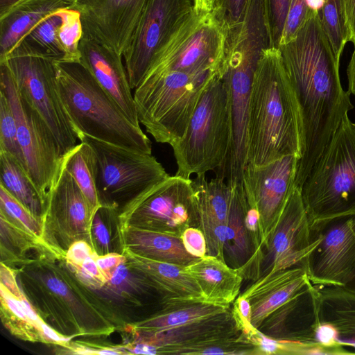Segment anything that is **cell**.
<instances>
[{
  "label": "cell",
  "instance_id": "ee69618b",
  "mask_svg": "<svg viewBox=\"0 0 355 355\" xmlns=\"http://www.w3.org/2000/svg\"><path fill=\"white\" fill-rule=\"evenodd\" d=\"M185 250L191 255L200 258L207 254L205 236L199 227H189L181 235Z\"/></svg>",
  "mask_w": 355,
  "mask_h": 355
},
{
  "label": "cell",
  "instance_id": "30bf717a",
  "mask_svg": "<svg viewBox=\"0 0 355 355\" xmlns=\"http://www.w3.org/2000/svg\"><path fill=\"white\" fill-rule=\"evenodd\" d=\"M55 61L13 51L0 62L8 67L19 94L46 123L64 155L77 144L78 138L58 92Z\"/></svg>",
  "mask_w": 355,
  "mask_h": 355
},
{
  "label": "cell",
  "instance_id": "ffe728a7",
  "mask_svg": "<svg viewBox=\"0 0 355 355\" xmlns=\"http://www.w3.org/2000/svg\"><path fill=\"white\" fill-rule=\"evenodd\" d=\"M134 342L149 347L152 354H181L202 343L238 336L241 331L232 312L227 311L189 324L155 333H134Z\"/></svg>",
  "mask_w": 355,
  "mask_h": 355
},
{
  "label": "cell",
  "instance_id": "b9f144b4",
  "mask_svg": "<svg viewBox=\"0 0 355 355\" xmlns=\"http://www.w3.org/2000/svg\"><path fill=\"white\" fill-rule=\"evenodd\" d=\"M291 0H266L271 45L278 48Z\"/></svg>",
  "mask_w": 355,
  "mask_h": 355
},
{
  "label": "cell",
  "instance_id": "8992f818",
  "mask_svg": "<svg viewBox=\"0 0 355 355\" xmlns=\"http://www.w3.org/2000/svg\"><path fill=\"white\" fill-rule=\"evenodd\" d=\"M311 225L355 214V123L346 115L300 189Z\"/></svg>",
  "mask_w": 355,
  "mask_h": 355
},
{
  "label": "cell",
  "instance_id": "2e32d148",
  "mask_svg": "<svg viewBox=\"0 0 355 355\" xmlns=\"http://www.w3.org/2000/svg\"><path fill=\"white\" fill-rule=\"evenodd\" d=\"M320 326L319 289L310 282L270 314L258 329L292 344L297 354H326L318 341Z\"/></svg>",
  "mask_w": 355,
  "mask_h": 355
},
{
  "label": "cell",
  "instance_id": "f35d334b",
  "mask_svg": "<svg viewBox=\"0 0 355 355\" xmlns=\"http://www.w3.org/2000/svg\"><path fill=\"white\" fill-rule=\"evenodd\" d=\"M117 211L114 207L101 206L93 217L89 230L90 245L98 255L112 252L111 232L107 225Z\"/></svg>",
  "mask_w": 355,
  "mask_h": 355
},
{
  "label": "cell",
  "instance_id": "7402d4cb",
  "mask_svg": "<svg viewBox=\"0 0 355 355\" xmlns=\"http://www.w3.org/2000/svg\"><path fill=\"white\" fill-rule=\"evenodd\" d=\"M309 282L306 269L302 266L266 274L254 281L241 294L249 301L253 327L259 329L270 314Z\"/></svg>",
  "mask_w": 355,
  "mask_h": 355
},
{
  "label": "cell",
  "instance_id": "681fc988",
  "mask_svg": "<svg viewBox=\"0 0 355 355\" xmlns=\"http://www.w3.org/2000/svg\"><path fill=\"white\" fill-rule=\"evenodd\" d=\"M353 52L347 66L348 93L355 95V42L353 44Z\"/></svg>",
  "mask_w": 355,
  "mask_h": 355
},
{
  "label": "cell",
  "instance_id": "d4e9b609",
  "mask_svg": "<svg viewBox=\"0 0 355 355\" xmlns=\"http://www.w3.org/2000/svg\"><path fill=\"white\" fill-rule=\"evenodd\" d=\"M73 6L72 0H22L0 15V60L44 19Z\"/></svg>",
  "mask_w": 355,
  "mask_h": 355
},
{
  "label": "cell",
  "instance_id": "8d00e7d4",
  "mask_svg": "<svg viewBox=\"0 0 355 355\" xmlns=\"http://www.w3.org/2000/svg\"><path fill=\"white\" fill-rule=\"evenodd\" d=\"M60 12L62 21L58 35L64 56L60 61L80 62L79 44L83 36L80 15L74 8L63 9Z\"/></svg>",
  "mask_w": 355,
  "mask_h": 355
},
{
  "label": "cell",
  "instance_id": "5bb4252c",
  "mask_svg": "<svg viewBox=\"0 0 355 355\" xmlns=\"http://www.w3.org/2000/svg\"><path fill=\"white\" fill-rule=\"evenodd\" d=\"M311 226L319 242L304 265L310 282L318 287L347 286L355 272V214Z\"/></svg>",
  "mask_w": 355,
  "mask_h": 355
},
{
  "label": "cell",
  "instance_id": "e0dca14e",
  "mask_svg": "<svg viewBox=\"0 0 355 355\" xmlns=\"http://www.w3.org/2000/svg\"><path fill=\"white\" fill-rule=\"evenodd\" d=\"M299 157H282L269 164H247L243 173L245 191L254 200L261 217V247L275 227L295 189Z\"/></svg>",
  "mask_w": 355,
  "mask_h": 355
},
{
  "label": "cell",
  "instance_id": "4dcf8cb0",
  "mask_svg": "<svg viewBox=\"0 0 355 355\" xmlns=\"http://www.w3.org/2000/svg\"><path fill=\"white\" fill-rule=\"evenodd\" d=\"M0 296L1 319L9 331L24 340L44 343L40 329L44 321L25 295L17 297L1 285Z\"/></svg>",
  "mask_w": 355,
  "mask_h": 355
},
{
  "label": "cell",
  "instance_id": "4fadbf2b",
  "mask_svg": "<svg viewBox=\"0 0 355 355\" xmlns=\"http://www.w3.org/2000/svg\"><path fill=\"white\" fill-rule=\"evenodd\" d=\"M93 217L84 194L61 162L46 194L43 243L55 257L64 259L74 241L85 240L90 244Z\"/></svg>",
  "mask_w": 355,
  "mask_h": 355
},
{
  "label": "cell",
  "instance_id": "e575fe53",
  "mask_svg": "<svg viewBox=\"0 0 355 355\" xmlns=\"http://www.w3.org/2000/svg\"><path fill=\"white\" fill-rule=\"evenodd\" d=\"M320 15L334 55L340 61L345 46L348 42L341 0H324Z\"/></svg>",
  "mask_w": 355,
  "mask_h": 355
},
{
  "label": "cell",
  "instance_id": "9a60e30c",
  "mask_svg": "<svg viewBox=\"0 0 355 355\" xmlns=\"http://www.w3.org/2000/svg\"><path fill=\"white\" fill-rule=\"evenodd\" d=\"M318 242L300 189L295 187L275 227L262 246L259 278L293 266H304Z\"/></svg>",
  "mask_w": 355,
  "mask_h": 355
},
{
  "label": "cell",
  "instance_id": "74e56055",
  "mask_svg": "<svg viewBox=\"0 0 355 355\" xmlns=\"http://www.w3.org/2000/svg\"><path fill=\"white\" fill-rule=\"evenodd\" d=\"M0 151L6 152L15 157L26 169L23 153L18 140L15 116L8 99L1 90Z\"/></svg>",
  "mask_w": 355,
  "mask_h": 355
},
{
  "label": "cell",
  "instance_id": "bcb514c9",
  "mask_svg": "<svg viewBox=\"0 0 355 355\" xmlns=\"http://www.w3.org/2000/svg\"><path fill=\"white\" fill-rule=\"evenodd\" d=\"M95 259L108 282L112 278L118 268L126 261L125 257L122 253L115 252L103 255H96Z\"/></svg>",
  "mask_w": 355,
  "mask_h": 355
},
{
  "label": "cell",
  "instance_id": "ab89813d",
  "mask_svg": "<svg viewBox=\"0 0 355 355\" xmlns=\"http://www.w3.org/2000/svg\"><path fill=\"white\" fill-rule=\"evenodd\" d=\"M248 0H216L212 14L225 33V38L234 34L241 25Z\"/></svg>",
  "mask_w": 355,
  "mask_h": 355
},
{
  "label": "cell",
  "instance_id": "6da1fadb",
  "mask_svg": "<svg viewBox=\"0 0 355 355\" xmlns=\"http://www.w3.org/2000/svg\"><path fill=\"white\" fill-rule=\"evenodd\" d=\"M298 101L302 152L295 187L301 189L343 119L354 108L342 87L337 60L314 13L293 40L278 47Z\"/></svg>",
  "mask_w": 355,
  "mask_h": 355
},
{
  "label": "cell",
  "instance_id": "7bdbcfd3",
  "mask_svg": "<svg viewBox=\"0 0 355 355\" xmlns=\"http://www.w3.org/2000/svg\"><path fill=\"white\" fill-rule=\"evenodd\" d=\"M96 255L87 258L80 266L69 267L84 284L91 288H101L108 282L96 262Z\"/></svg>",
  "mask_w": 355,
  "mask_h": 355
},
{
  "label": "cell",
  "instance_id": "ba28073f",
  "mask_svg": "<svg viewBox=\"0 0 355 355\" xmlns=\"http://www.w3.org/2000/svg\"><path fill=\"white\" fill-rule=\"evenodd\" d=\"M118 225L132 226L181 237L198 227L199 216L192 179L168 175L125 205Z\"/></svg>",
  "mask_w": 355,
  "mask_h": 355
},
{
  "label": "cell",
  "instance_id": "f907efd6",
  "mask_svg": "<svg viewBox=\"0 0 355 355\" xmlns=\"http://www.w3.org/2000/svg\"><path fill=\"white\" fill-rule=\"evenodd\" d=\"M216 0H193V9L197 12H211Z\"/></svg>",
  "mask_w": 355,
  "mask_h": 355
},
{
  "label": "cell",
  "instance_id": "60d3db41",
  "mask_svg": "<svg viewBox=\"0 0 355 355\" xmlns=\"http://www.w3.org/2000/svg\"><path fill=\"white\" fill-rule=\"evenodd\" d=\"M314 13L315 12L311 11L308 7L306 0H291L279 46L293 40Z\"/></svg>",
  "mask_w": 355,
  "mask_h": 355
},
{
  "label": "cell",
  "instance_id": "7c38bea8",
  "mask_svg": "<svg viewBox=\"0 0 355 355\" xmlns=\"http://www.w3.org/2000/svg\"><path fill=\"white\" fill-rule=\"evenodd\" d=\"M193 10V0H147L123 53L132 89Z\"/></svg>",
  "mask_w": 355,
  "mask_h": 355
},
{
  "label": "cell",
  "instance_id": "836d02e7",
  "mask_svg": "<svg viewBox=\"0 0 355 355\" xmlns=\"http://www.w3.org/2000/svg\"><path fill=\"white\" fill-rule=\"evenodd\" d=\"M1 263L23 261L26 252L39 250L54 257L44 243L0 215Z\"/></svg>",
  "mask_w": 355,
  "mask_h": 355
},
{
  "label": "cell",
  "instance_id": "5b68a950",
  "mask_svg": "<svg viewBox=\"0 0 355 355\" xmlns=\"http://www.w3.org/2000/svg\"><path fill=\"white\" fill-rule=\"evenodd\" d=\"M219 72L146 73L133 94L139 123L157 142L171 146L184 135L203 90Z\"/></svg>",
  "mask_w": 355,
  "mask_h": 355
},
{
  "label": "cell",
  "instance_id": "cb8c5ba5",
  "mask_svg": "<svg viewBox=\"0 0 355 355\" xmlns=\"http://www.w3.org/2000/svg\"><path fill=\"white\" fill-rule=\"evenodd\" d=\"M318 288L320 323L331 332L334 354H355V290L335 286Z\"/></svg>",
  "mask_w": 355,
  "mask_h": 355
},
{
  "label": "cell",
  "instance_id": "484cf974",
  "mask_svg": "<svg viewBox=\"0 0 355 355\" xmlns=\"http://www.w3.org/2000/svg\"><path fill=\"white\" fill-rule=\"evenodd\" d=\"M118 230L121 252L182 266L199 259L185 250L180 237L132 226L118 225Z\"/></svg>",
  "mask_w": 355,
  "mask_h": 355
},
{
  "label": "cell",
  "instance_id": "d590c367",
  "mask_svg": "<svg viewBox=\"0 0 355 355\" xmlns=\"http://www.w3.org/2000/svg\"><path fill=\"white\" fill-rule=\"evenodd\" d=\"M0 215L42 241V221L35 216L1 185Z\"/></svg>",
  "mask_w": 355,
  "mask_h": 355
},
{
  "label": "cell",
  "instance_id": "4316f807",
  "mask_svg": "<svg viewBox=\"0 0 355 355\" xmlns=\"http://www.w3.org/2000/svg\"><path fill=\"white\" fill-rule=\"evenodd\" d=\"M185 270L198 284L205 302L230 306L240 293L243 278L216 257L206 254L185 266Z\"/></svg>",
  "mask_w": 355,
  "mask_h": 355
},
{
  "label": "cell",
  "instance_id": "8fae6325",
  "mask_svg": "<svg viewBox=\"0 0 355 355\" xmlns=\"http://www.w3.org/2000/svg\"><path fill=\"white\" fill-rule=\"evenodd\" d=\"M0 90L9 101L17 125L26 170L46 202V194L60 166L62 153L52 131L19 94L11 73L0 62Z\"/></svg>",
  "mask_w": 355,
  "mask_h": 355
},
{
  "label": "cell",
  "instance_id": "816d5d0a",
  "mask_svg": "<svg viewBox=\"0 0 355 355\" xmlns=\"http://www.w3.org/2000/svg\"><path fill=\"white\" fill-rule=\"evenodd\" d=\"M21 1L22 0H0V15L7 12Z\"/></svg>",
  "mask_w": 355,
  "mask_h": 355
},
{
  "label": "cell",
  "instance_id": "1f68e13d",
  "mask_svg": "<svg viewBox=\"0 0 355 355\" xmlns=\"http://www.w3.org/2000/svg\"><path fill=\"white\" fill-rule=\"evenodd\" d=\"M62 163L78 184L94 216L102 205L96 187L97 162L94 149L81 141L62 156Z\"/></svg>",
  "mask_w": 355,
  "mask_h": 355
},
{
  "label": "cell",
  "instance_id": "f6af8a7d",
  "mask_svg": "<svg viewBox=\"0 0 355 355\" xmlns=\"http://www.w3.org/2000/svg\"><path fill=\"white\" fill-rule=\"evenodd\" d=\"M96 254V253L87 241L78 240L69 246L66 252L64 259L68 266H80L87 258Z\"/></svg>",
  "mask_w": 355,
  "mask_h": 355
},
{
  "label": "cell",
  "instance_id": "f5cc1de1",
  "mask_svg": "<svg viewBox=\"0 0 355 355\" xmlns=\"http://www.w3.org/2000/svg\"><path fill=\"white\" fill-rule=\"evenodd\" d=\"M347 287L349 288H352L353 290H355V272H354V277L352 279V281L350 282V283L347 286Z\"/></svg>",
  "mask_w": 355,
  "mask_h": 355
},
{
  "label": "cell",
  "instance_id": "44dd1931",
  "mask_svg": "<svg viewBox=\"0 0 355 355\" xmlns=\"http://www.w3.org/2000/svg\"><path fill=\"white\" fill-rule=\"evenodd\" d=\"M199 216L198 227L207 243V254L224 261L231 187L223 177L208 180L205 174L192 179Z\"/></svg>",
  "mask_w": 355,
  "mask_h": 355
},
{
  "label": "cell",
  "instance_id": "277c9868",
  "mask_svg": "<svg viewBox=\"0 0 355 355\" xmlns=\"http://www.w3.org/2000/svg\"><path fill=\"white\" fill-rule=\"evenodd\" d=\"M222 72L203 90L183 137L172 146L176 175L190 178L225 165L232 142L228 88Z\"/></svg>",
  "mask_w": 355,
  "mask_h": 355
},
{
  "label": "cell",
  "instance_id": "9c48e42d",
  "mask_svg": "<svg viewBox=\"0 0 355 355\" xmlns=\"http://www.w3.org/2000/svg\"><path fill=\"white\" fill-rule=\"evenodd\" d=\"M225 48V31L212 12L193 10L146 73L164 71L189 74L222 71Z\"/></svg>",
  "mask_w": 355,
  "mask_h": 355
},
{
  "label": "cell",
  "instance_id": "603a6c76",
  "mask_svg": "<svg viewBox=\"0 0 355 355\" xmlns=\"http://www.w3.org/2000/svg\"><path fill=\"white\" fill-rule=\"evenodd\" d=\"M125 263L144 277L161 296L162 304L182 301H204L201 291L185 266L147 259L122 250Z\"/></svg>",
  "mask_w": 355,
  "mask_h": 355
},
{
  "label": "cell",
  "instance_id": "52a82bcc",
  "mask_svg": "<svg viewBox=\"0 0 355 355\" xmlns=\"http://www.w3.org/2000/svg\"><path fill=\"white\" fill-rule=\"evenodd\" d=\"M80 141L94 149L97 162L96 187L102 206L119 211L169 175L152 155L128 150L87 135Z\"/></svg>",
  "mask_w": 355,
  "mask_h": 355
},
{
  "label": "cell",
  "instance_id": "83f0119b",
  "mask_svg": "<svg viewBox=\"0 0 355 355\" xmlns=\"http://www.w3.org/2000/svg\"><path fill=\"white\" fill-rule=\"evenodd\" d=\"M230 187L224 261L241 275L252 259L255 250L245 225L243 183Z\"/></svg>",
  "mask_w": 355,
  "mask_h": 355
},
{
  "label": "cell",
  "instance_id": "d6a6232c",
  "mask_svg": "<svg viewBox=\"0 0 355 355\" xmlns=\"http://www.w3.org/2000/svg\"><path fill=\"white\" fill-rule=\"evenodd\" d=\"M60 11L44 19L12 51L46 56L58 61L63 60L64 53L58 35L62 21Z\"/></svg>",
  "mask_w": 355,
  "mask_h": 355
},
{
  "label": "cell",
  "instance_id": "d6986e66",
  "mask_svg": "<svg viewBox=\"0 0 355 355\" xmlns=\"http://www.w3.org/2000/svg\"><path fill=\"white\" fill-rule=\"evenodd\" d=\"M80 62L113 98L128 120L139 125L123 55L95 40L83 36L79 44Z\"/></svg>",
  "mask_w": 355,
  "mask_h": 355
},
{
  "label": "cell",
  "instance_id": "c3c4849f",
  "mask_svg": "<svg viewBox=\"0 0 355 355\" xmlns=\"http://www.w3.org/2000/svg\"><path fill=\"white\" fill-rule=\"evenodd\" d=\"M348 42H355V0H341Z\"/></svg>",
  "mask_w": 355,
  "mask_h": 355
},
{
  "label": "cell",
  "instance_id": "f1b7e54d",
  "mask_svg": "<svg viewBox=\"0 0 355 355\" xmlns=\"http://www.w3.org/2000/svg\"><path fill=\"white\" fill-rule=\"evenodd\" d=\"M158 312L132 325L134 333H155L183 326L227 311L230 306L205 301H182L162 304Z\"/></svg>",
  "mask_w": 355,
  "mask_h": 355
},
{
  "label": "cell",
  "instance_id": "3957f363",
  "mask_svg": "<svg viewBox=\"0 0 355 355\" xmlns=\"http://www.w3.org/2000/svg\"><path fill=\"white\" fill-rule=\"evenodd\" d=\"M58 92L78 139L82 135L152 154L151 142L131 123L80 62L55 61Z\"/></svg>",
  "mask_w": 355,
  "mask_h": 355
},
{
  "label": "cell",
  "instance_id": "7a4b0ae2",
  "mask_svg": "<svg viewBox=\"0 0 355 355\" xmlns=\"http://www.w3.org/2000/svg\"><path fill=\"white\" fill-rule=\"evenodd\" d=\"M302 119L293 85L277 47L264 49L254 70L250 101L246 165L301 157Z\"/></svg>",
  "mask_w": 355,
  "mask_h": 355
},
{
  "label": "cell",
  "instance_id": "f546056e",
  "mask_svg": "<svg viewBox=\"0 0 355 355\" xmlns=\"http://www.w3.org/2000/svg\"><path fill=\"white\" fill-rule=\"evenodd\" d=\"M0 185L42 221L46 200L19 162L10 154L1 151Z\"/></svg>",
  "mask_w": 355,
  "mask_h": 355
},
{
  "label": "cell",
  "instance_id": "ac0fdd59",
  "mask_svg": "<svg viewBox=\"0 0 355 355\" xmlns=\"http://www.w3.org/2000/svg\"><path fill=\"white\" fill-rule=\"evenodd\" d=\"M83 35L123 55L147 0H72Z\"/></svg>",
  "mask_w": 355,
  "mask_h": 355
},
{
  "label": "cell",
  "instance_id": "7dc6e473",
  "mask_svg": "<svg viewBox=\"0 0 355 355\" xmlns=\"http://www.w3.org/2000/svg\"><path fill=\"white\" fill-rule=\"evenodd\" d=\"M15 277V272H14L7 265L4 264L3 263H1V285L3 286L13 295L17 297H21L24 294L17 284Z\"/></svg>",
  "mask_w": 355,
  "mask_h": 355
}]
</instances>
